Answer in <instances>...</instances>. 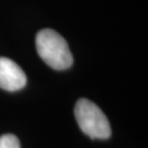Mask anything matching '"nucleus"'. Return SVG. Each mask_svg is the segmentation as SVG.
Instances as JSON below:
<instances>
[{"mask_svg": "<svg viewBox=\"0 0 148 148\" xmlns=\"http://www.w3.org/2000/svg\"><path fill=\"white\" fill-rule=\"evenodd\" d=\"M36 49L40 57L53 69L65 70L73 65V55L68 44L54 30L44 29L37 33Z\"/></svg>", "mask_w": 148, "mask_h": 148, "instance_id": "obj_1", "label": "nucleus"}, {"mask_svg": "<svg viewBox=\"0 0 148 148\" xmlns=\"http://www.w3.org/2000/svg\"><path fill=\"white\" fill-rule=\"evenodd\" d=\"M75 116L80 130L93 139H106L111 136L109 120L100 108L87 99H79L75 106Z\"/></svg>", "mask_w": 148, "mask_h": 148, "instance_id": "obj_2", "label": "nucleus"}, {"mask_svg": "<svg viewBox=\"0 0 148 148\" xmlns=\"http://www.w3.org/2000/svg\"><path fill=\"white\" fill-rule=\"evenodd\" d=\"M27 85V76L19 65L7 57H0V88L18 91Z\"/></svg>", "mask_w": 148, "mask_h": 148, "instance_id": "obj_3", "label": "nucleus"}, {"mask_svg": "<svg viewBox=\"0 0 148 148\" xmlns=\"http://www.w3.org/2000/svg\"><path fill=\"white\" fill-rule=\"evenodd\" d=\"M0 148H20V142L12 134H5L0 136Z\"/></svg>", "mask_w": 148, "mask_h": 148, "instance_id": "obj_4", "label": "nucleus"}]
</instances>
